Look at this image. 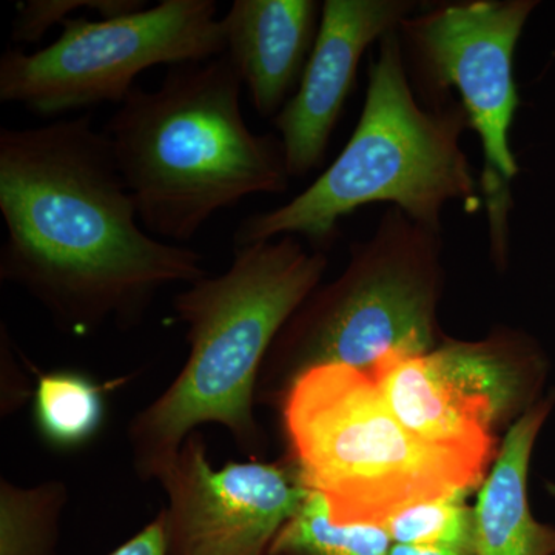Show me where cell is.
<instances>
[{
	"label": "cell",
	"instance_id": "277c9868",
	"mask_svg": "<svg viewBox=\"0 0 555 555\" xmlns=\"http://www.w3.org/2000/svg\"><path fill=\"white\" fill-rule=\"evenodd\" d=\"M467 127L460 102L429 108L416 102L403 39L398 30L387 33L378 60L371 62L363 112L345 150L294 199L241 221L235 247L298 235L326 248L339 219L375 203L392 204L412 221L441 232L448 203L476 201V179L460 145Z\"/></svg>",
	"mask_w": 555,
	"mask_h": 555
},
{
	"label": "cell",
	"instance_id": "52a82bcc",
	"mask_svg": "<svg viewBox=\"0 0 555 555\" xmlns=\"http://www.w3.org/2000/svg\"><path fill=\"white\" fill-rule=\"evenodd\" d=\"M228 51L214 0H163L118 17H69L46 49L0 57V101L54 116L122 104L155 65L207 62Z\"/></svg>",
	"mask_w": 555,
	"mask_h": 555
},
{
	"label": "cell",
	"instance_id": "5b68a950",
	"mask_svg": "<svg viewBox=\"0 0 555 555\" xmlns=\"http://www.w3.org/2000/svg\"><path fill=\"white\" fill-rule=\"evenodd\" d=\"M440 232L387 208L374 235L353 244L337 280L317 287L280 332L259 374L257 404H275L320 366L371 375L386 358L436 349L443 291Z\"/></svg>",
	"mask_w": 555,
	"mask_h": 555
},
{
	"label": "cell",
	"instance_id": "7c38bea8",
	"mask_svg": "<svg viewBox=\"0 0 555 555\" xmlns=\"http://www.w3.org/2000/svg\"><path fill=\"white\" fill-rule=\"evenodd\" d=\"M321 10L313 0H235L222 17L225 54L262 118L275 119L301 82Z\"/></svg>",
	"mask_w": 555,
	"mask_h": 555
},
{
	"label": "cell",
	"instance_id": "9c48e42d",
	"mask_svg": "<svg viewBox=\"0 0 555 555\" xmlns=\"http://www.w3.org/2000/svg\"><path fill=\"white\" fill-rule=\"evenodd\" d=\"M167 555H268L309 491L284 463L228 462L215 467L199 430L184 441L159 480Z\"/></svg>",
	"mask_w": 555,
	"mask_h": 555
},
{
	"label": "cell",
	"instance_id": "d6986e66",
	"mask_svg": "<svg viewBox=\"0 0 555 555\" xmlns=\"http://www.w3.org/2000/svg\"><path fill=\"white\" fill-rule=\"evenodd\" d=\"M13 339L5 324L0 327V371H2V392H0V409L2 416H11L33 400L35 387L22 371L20 361L14 356Z\"/></svg>",
	"mask_w": 555,
	"mask_h": 555
},
{
	"label": "cell",
	"instance_id": "7a4b0ae2",
	"mask_svg": "<svg viewBox=\"0 0 555 555\" xmlns=\"http://www.w3.org/2000/svg\"><path fill=\"white\" fill-rule=\"evenodd\" d=\"M326 251L306 250L295 236L236 248L232 266L175 295V320L185 326L184 366L127 426L139 480L159 481L198 427L221 426L243 454L266 447L257 386L273 343L320 286Z\"/></svg>",
	"mask_w": 555,
	"mask_h": 555
},
{
	"label": "cell",
	"instance_id": "ffe728a7",
	"mask_svg": "<svg viewBox=\"0 0 555 555\" xmlns=\"http://www.w3.org/2000/svg\"><path fill=\"white\" fill-rule=\"evenodd\" d=\"M108 555H167L164 543L163 518L159 514L141 531L113 550Z\"/></svg>",
	"mask_w": 555,
	"mask_h": 555
},
{
	"label": "cell",
	"instance_id": "ba28073f",
	"mask_svg": "<svg viewBox=\"0 0 555 555\" xmlns=\"http://www.w3.org/2000/svg\"><path fill=\"white\" fill-rule=\"evenodd\" d=\"M532 0H473L436 7L401 22L423 98L441 105L449 89L460 94L469 127L483 147L481 188L491 224L492 257L505 261L509 185L518 164L509 147V130L520 98L514 54Z\"/></svg>",
	"mask_w": 555,
	"mask_h": 555
},
{
	"label": "cell",
	"instance_id": "7402d4cb",
	"mask_svg": "<svg viewBox=\"0 0 555 555\" xmlns=\"http://www.w3.org/2000/svg\"><path fill=\"white\" fill-rule=\"evenodd\" d=\"M551 489H553V492H554V494H555V486H553V488H551ZM554 555H555V554H554Z\"/></svg>",
	"mask_w": 555,
	"mask_h": 555
},
{
	"label": "cell",
	"instance_id": "44dd1931",
	"mask_svg": "<svg viewBox=\"0 0 555 555\" xmlns=\"http://www.w3.org/2000/svg\"><path fill=\"white\" fill-rule=\"evenodd\" d=\"M390 555H470L456 551L436 550V547L393 545Z\"/></svg>",
	"mask_w": 555,
	"mask_h": 555
},
{
	"label": "cell",
	"instance_id": "8992f818",
	"mask_svg": "<svg viewBox=\"0 0 555 555\" xmlns=\"http://www.w3.org/2000/svg\"><path fill=\"white\" fill-rule=\"evenodd\" d=\"M288 465L339 525L382 526L404 507L465 494L481 478L408 433L374 379L346 366L299 375L280 403Z\"/></svg>",
	"mask_w": 555,
	"mask_h": 555
},
{
	"label": "cell",
	"instance_id": "8fae6325",
	"mask_svg": "<svg viewBox=\"0 0 555 555\" xmlns=\"http://www.w3.org/2000/svg\"><path fill=\"white\" fill-rule=\"evenodd\" d=\"M408 0H326L315 46L294 96L273 124L281 133L291 178L323 163L364 51L411 17Z\"/></svg>",
	"mask_w": 555,
	"mask_h": 555
},
{
	"label": "cell",
	"instance_id": "6da1fadb",
	"mask_svg": "<svg viewBox=\"0 0 555 555\" xmlns=\"http://www.w3.org/2000/svg\"><path fill=\"white\" fill-rule=\"evenodd\" d=\"M0 280L57 331L90 337L142 323L159 292L208 276L198 250L139 224L112 142L89 113L0 130Z\"/></svg>",
	"mask_w": 555,
	"mask_h": 555
},
{
	"label": "cell",
	"instance_id": "9a60e30c",
	"mask_svg": "<svg viewBox=\"0 0 555 555\" xmlns=\"http://www.w3.org/2000/svg\"><path fill=\"white\" fill-rule=\"evenodd\" d=\"M67 505L62 480L21 486L0 478V555H54Z\"/></svg>",
	"mask_w": 555,
	"mask_h": 555
},
{
	"label": "cell",
	"instance_id": "5bb4252c",
	"mask_svg": "<svg viewBox=\"0 0 555 555\" xmlns=\"http://www.w3.org/2000/svg\"><path fill=\"white\" fill-rule=\"evenodd\" d=\"M107 386L78 371L38 374L33 393V422L43 443L54 451H78L91 443L105 422Z\"/></svg>",
	"mask_w": 555,
	"mask_h": 555
},
{
	"label": "cell",
	"instance_id": "e0dca14e",
	"mask_svg": "<svg viewBox=\"0 0 555 555\" xmlns=\"http://www.w3.org/2000/svg\"><path fill=\"white\" fill-rule=\"evenodd\" d=\"M474 509L466 495L416 503L383 525L393 545L436 547L474 555Z\"/></svg>",
	"mask_w": 555,
	"mask_h": 555
},
{
	"label": "cell",
	"instance_id": "ac0fdd59",
	"mask_svg": "<svg viewBox=\"0 0 555 555\" xmlns=\"http://www.w3.org/2000/svg\"><path fill=\"white\" fill-rule=\"evenodd\" d=\"M144 0H28L17 3L11 28L14 43H38L53 25L69 20L76 10H94L100 17H118L145 9Z\"/></svg>",
	"mask_w": 555,
	"mask_h": 555
},
{
	"label": "cell",
	"instance_id": "2e32d148",
	"mask_svg": "<svg viewBox=\"0 0 555 555\" xmlns=\"http://www.w3.org/2000/svg\"><path fill=\"white\" fill-rule=\"evenodd\" d=\"M392 546L382 526L335 524L323 496L309 492L268 555H390Z\"/></svg>",
	"mask_w": 555,
	"mask_h": 555
},
{
	"label": "cell",
	"instance_id": "4fadbf2b",
	"mask_svg": "<svg viewBox=\"0 0 555 555\" xmlns=\"http://www.w3.org/2000/svg\"><path fill=\"white\" fill-rule=\"evenodd\" d=\"M554 403V397L537 401L503 438L491 473L478 488L474 555L555 554V528L535 520L528 496L532 451Z\"/></svg>",
	"mask_w": 555,
	"mask_h": 555
},
{
	"label": "cell",
	"instance_id": "30bf717a",
	"mask_svg": "<svg viewBox=\"0 0 555 555\" xmlns=\"http://www.w3.org/2000/svg\"><path fill=\"white\" fill-rule=\"evenodd\" d=\"M545 375L539 347L517 332L481 341H455L425 353L416 374L420 404L449 436L494 447V430L537 403Z\"/></svg>",
	"mask_w": 555,
	"mask_h": 555
},
{
	"label": "cell",
	"instance_id": "3957f363",
	"mask_svg": "<svg viewBox=\"0 0 555 555\" xmlns=\"http://www.w3.org/2000/svg\"><path fill=\"white\" fill-rule=\"evenodd\" d=\"M228 54L173 65L155 91L134 87L105 133L142 228L188 243L218 211L288 188L283 141L248 129Z\"/></svg>",
	"mask_w": 555,
	"mask_h": 555
}]
</instances>
